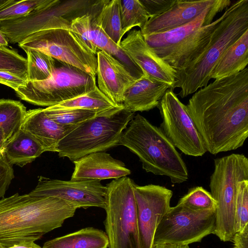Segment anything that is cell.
<instances>
[{
	"mask_svg": "<svg viewBox=\"0 0 248 248\" xmlns=\"http://www.w3.org/2000/svg\"><path fill=\"white\" fill-rule=\"evenodd\" d=\"M54 197L18 193L0 200V245L8 248L32 242L61 227L77 210Z\"/></svg>",
	"mask_w": 248,
	"mask_h": 248,
	"instance_id": "obj_2",
	"label": "cell"
},
{
	"mask_svg": "<svg viewBox=\"0 0 248 248\" xmlns=\"http://www.w3.org/2000/svg\"><path fill=\"white\" fill-rule=\"evenodd\" d=\"M24 105L20 101L0 99V128L5 144L19 133L27 113Z\"/></svg>",
	"mask_w": 248,
	"mask_h": 248,
	"instance_id": "obj_25",
	"label": "cell"
},
{
	"mask_svg": "<svg viewBox=\"0 0 248 248\" xmlns=\"http://www.w3.org/2000/svg\"><path fill=\"white\" fill-rule=\"evenodd\" d=\"M106 186L100 180H62L40 176L35 188L29 193L54 197L64 200L78 208L97 207L104 209Z\"/></svg>",
	"mask_w": 248,
	"mask_h": 248,
	"instance_id": "obj_13",
	"label": "cell"
},
{
	"mask_svg": "<svg viewBox=\"0 0 248 248\" xmlns=\"http://www.w3.org/2000/svg\"><path fill=\"white\" fill-rule=\"evenodd\" d=\"M106 232L87 227L45 243L42 248H108Z\"/></svg>",
	"mask_w": 248,
	"mask_h": 248,
	"instance_id": "obj_23",
	"label": "cell"
},
{
	"mask_svg": "<svg viewBox=\"0 0 248 248\" xmlns=\"http://www.w3.org/2000/svg\"><path fill=\"white\" fill-rule=\"evenodd\" d=\"M73 162L72 180L115 179L131 174L123 162L105 152L89 154Z\"/></svg>",
	"mask_w": 248,
	"mask_h": 248,
	"instance_id": "obj_18",
	"label": "cell"
},
{
	"mask_svg": "<svg viewBox=\"0 0 248 248\" xmlns=\"http://www.w3.org/2000/svg\"><path fill=\"white\" fill-rule=\"evenodd\" d=\"M52 76L45 80L28 81L15 91L21 100L49 107L85 94L97 86L96 78L70 65L61 62ZM46 107V108H47Z\"/></svg>",
	"mask_w": 248,
	"mask_h": 248,
	"instance_id": "obj_10",
	"label": "cell"
},
{
	"mask_svg": "<svg viewBox=\"0 0 248 248\" xmlns=\"http://www.w3.org/2000/svg\"><path fill=\"white\" fill-rule=\"evenodd\" d=\"M42 248L36 244L34 242H25L18 245H16L8 248Z\"/></svg>",
	"mask_w": 248,
	"mask_h": 248,
	"instance_id": "obj_39",
	"label": "cell"
},
{
	"mask_svg": "<svg viewBox=\"0 0 248 248\" xmlns=\"http://www.w3.org/2000/svg\"><path fill=\"white\" fill-rule=\"evenodd\" d=\"M218 0H176L167 12L149 18L140 30L143 36L163 33L186 25L204 11L210 9Z\"/></svg>",
	"mask_w": 248,
	"mask_h": 248,
	"instance_id": "obj_17",
	"label": "cell"
},
{
	"mask_svg": "<svg viewBox=\"0 0 248 248\" xmlns=\"http://www.w3.org/2000/svg\"><path fill=\"white\" fill-rule=\"evenodd\" d=\"M0 71L27 79V60L15 50L0 46Z\"/></svg>",
	"mask_w": 248,
	"mask_h": 248,
	"instance_id": "obj_32",
	"label": "cell"
},
{
	"mask_svg": "<svg viewBox=\"0 0 248 248\" xmlns=\"http://www.w3.org/2000/svg\"><path fill=\"white\" fill-rule=\"evenodd\" d=\"M136 185L132 179L124 176L106 186L104 224L108 248H141L134 193Z\"/></svg>",
	"mask_w": 248,
	"mask_h": 248,
	"instance_id": "obj_9",
	"label": "cell"
},
{
	"mask_svg": "<svg viewBox=\"0 0 248 248\" xmlns=\"http://www.w3.org/2000/svg\"><path fill=\"white\" fill-rule=\"evenodd\" d=\"M140 1L152 18L168 11L175 4L176 0H141Z\"/></svg>",
	"mask_w": 248,
	"mask_h": 248,
	"instance_id": "obj_35",
	"label": "cell"
},
{
	"mask_svg": "<svg viewBox=\"0 0 248 248\" xmlns=\"http://www.w3.org/2000/svg\"><path fill=\"white\" fill-rule=\"evenodd\" d=\"M212 155L235 150L248 136V68L215 79L196 91L186 105Z\"/></svg>",
	"mask_w": 248,
	"mask_h": 248,
	"instance_id": "obj_1",
	"label": "cell"
},
{
	"mask_svg": "<svg viewBox=\"0 0 248 248\" xmlns=\"http://www.w3.org/2000/svg\"><path fill=\"white\" fill-rule=\"evenodd\" d=\"M14 177L12 166L7 161L5 157L0 159V200L3 198Z\"/></svg>",
	"mask_w": 248,
	"mask_h": 248,
	"instance_id": "obj_36",
	"label": "cell"
},
{
	"mask_svg": "<svg viewBox=\"0 0 248 248\" xmlns=\"http://www.w3.org/2000/svg\"><path fill=\"white\" fill-rule=\"evenodd\" d=\"M223 14L203 53L191 64L176 72L172 89L180 88L178 95L181 98L208 84L211 72L221 56L248 30V0H237Z\"/></svg>",
	"mask_w": 248,
	"mask_h": 248,
	"instance_id": "obj_5",
	"label": "cell"
},
{
	"mask_svg": "<svg viewBox=\"0 0 248 248\" xmlns=\"http://www.w3.org/2000/svg\"><path fill=\"white\" fill-rule=\"evenodd\" d=\"M119 107L121 106L112 102L97 86L85 94L47 108L51 109H84L99 113Z\"/></svg>",
	"mask_w": 248,
	"mask_h": 248,
	"instance_id": "obj_26",
	"label": "cell"
},
{
	"mask_svg": "<svg viewBox=\"0 0 248 248\" xmlns=\"http://www.w3.org/2000/svg\"><path fill=\"white\" fill-rule=\"evenodd\" d=\"M7 1L8 0H0V8L4 5Z\"/></svg>",
	"mask_w": 248,
	"mask_h": 248,
	"instance_id": "obj_43",
	"label": "cell"
},
{
	"mask_svg": "<svg viewBox=\"0 0 248 248\" xmlns=\"http://www.w3.org/2000/svg\"><path fill=\"white\" fill-rule=\"evenodd\" d=\"M244 180H248V159L244 155L232 154L214 159L209 183L217 202L213 233L222 241H232L235 233L237 186Z\"/></svg>",
	"mask_w": 248,
	"mask_h": 248,
	"instance_id": "obj_8",
	"label": "cell"
},
{
	"mask_svg": "<svg viewBox=\"0 0 248 248\" xmlns=\"http://www.w3.org/2000/svg\"><path fill=\"white\" fill-rule=\"evenodd\" d=\"M178 203L196 211L216 209L217 207V202L211 193L202 186L189 188L187 193L179 199Z\"/></svg>",
	"mask_w": 248,
	"mask_h": 248,
	"instance_id": "obj_29",
	"label": "cell"
},
{
	"mask_svg": "<svg viewBox=\"0 0 248 248\" xmlns=\"http://www.w3.org/2000/svg\"><path fill=\"white\" fill-rule=\"evenodd\" d=\"M77 125L60 124L46 116L44 108H39L27 111L21 129L31 135L45 152H56L59 142Z\"/></svg>",
	"mask_w": 248,
	"mask_h": 248,
	"instance_id": "obj_19",
	"label": "cell"
},
{
	"mask_svg": "<svg viewBox=\"0 0 248 248\" xmlns=\"http://www.w3.org/2000/svg\"><path fill=\"white\" fill-rule=\"evenodd\" d=\"M120 46L144 74L167 83L173 90L176 71L153 51L140 30L130 31L121 41Z\"/></svg>",
	"mask_w": 248,
	"mask_h": 248,
	"instance_id": "obj_15",
	"label": "cell"
},
{
	"mask_svg": "<svg viewBox=\"0 0 248 248\" xmlns=\"http://www.w3.org/2000/svg\"><path fill=\"white\" fill-rule=\"evenodd\" d=\"M248 224V180L239 182L235 202V232L242 231Z\"/></svg>",
	"mask_w": 248,
	"mask_h": 248,
	"instance_id": "obj_33",
	"label": "cell"
},
{
	"mask_svg": "<svg viewBox=\"0 0 248 248\" xmlns=\"http://www.w3.org/2000/svg\"><path fill=\"white\" fill-rule=\"evenodd\" d=\"M22 49L42 52L60 62L76 67L96 78L97 57L84 45L71 28L70 21L57 13L47 25L18 44Z\"/></svg>",
	"mask_w": 248,
	"mask_h": 248,
	"instance_id": "obj_7",
	"label": "cell"
},
{
	"mask_svg": "<svg viewBox=\"0 0 248 248\" xmlns=\"http://www.w3.org/2000/svg\"><path fill=\"white\" fill-rule=\"evenodd\" d=\"M44 110L48 117L63 125H77L101 113L79 109H51L46 108Z\"/></svg>",
	"mask_w": 248,
	"mask_h": 248,
	"instance_id": "obj_31",
	"label": "cell"
},
{
	"mask_svg": "<svg viewBox=\"0 0 248 248\" xmlns=\"http://www.w3.org/2000/svg\"><path fill=\"white\" fill-rule=\"evenodd\" d=\"M216 209L196 211L177 203L170 207L158 224L153 248L163 243L188 245L213 233Z\"/></svg>",
	"mask_w": 248,
	"mask_h": 248,
	"instance_id": "obj_11",
	"label": "cell"
},
{
	"mask_svg": "<svg viewBox=\"0 0 248 248\" xmlns=\"http://www.w3.org/2000/svg\"><path fill=\"white\" fill-rule=\"evenodd\" d=\"M98 88L112 102L123 106V96L126 89L137 79L118 60L107 53L96 54Z\"/></svg>",
	"mask_w": 248,
	"mask_h": 248,
	"instance_id": "obj_16",
	"label": "cell"
},
{
	"mask_svg": "<svg viewBox=\"0 0 248 248\" xmlns=\"http://www.w3.org/2000/svg\"><path fill=\"white\" fill-rule=\"evenodd\" d=\"M157 108L162 120L160 128L176 148L186 155L202 156L207 150L204 141L188 114L186 105L168 89Z\"/></svg>",
	"mask_w": 248,
	"mask_h": 248,
	"instance_id": "obj_12",
	"label": "cell"
},
{
	"mask_svg": "<svg viewBox=\"0 0 248 248\" xmlns=\"http://www.w3.org/2000/svg\"><path fill=\"white\" fill-rule=\"evenodd\" d=\"M168 89H171V87L167 83L144 74L126 89L123 96V106L133 113L149 111L157 107Z\"/></svg>",
	"mask_w": 248,
	"mask_h": 248,
	"instance_id": "obj_20",
	"label": "cell"
},
{
	"mask_svg": "<svg viewBox=\"0 0 248 248\" xmlns=\"http://www.w3.org/2000/svg\"><path fill=\"white\" fill-rule=\"evenodd\" d=\"M232 241L233 248H248V224L242 231L234 234Z\"/></svg>",
	"mask_w": 248,
	"mask_h": 248,
	"instance_id": "obj_38",
	"label": "cell"
},
{
	"mask_svg": "<svg viewBox=\"0 0 248 248\" xmlns=\"http://www.w3.org/2000/svg\"><path fill=\"white\" fill-rule=\"evenodd\" d=\"M124 130L119 145L127 147L139 158L147 172L168 177L172 184L188 179V172L181 155L160 127L140 114L134 116Z\"/></svg>",
	"mask_w": 248,
	"mask_h": 248,
	"instance_id": "obj_4",
	"label": "cell"
},
{
	"mask_svg": "<svg viewBox=\"0 0 248 248\" xmlns=\"http://www.w3.org/2000/svg\"><path fill=\"white\" fill-rule=\"evenodd\" d=\"M8 43L7 39L0 30V46L6 47L8 46Z\"/></svg>",
	"mask_w": 248,
	"mask_h": 248,
	"instance_id": "obj_42",
	"label": "cell"
},
{
	"mask_svg": "<svg viewBox=\"0 0 248 248\" xmlns=\"http://www.w3.org/2000/svg\"><path fill=\"white\" fill-rule=\"evenodd\" d=\"M27 54L28 81H39L50 78L56 68L55 59L39 50L23 49Z\"/></svg>",
	"mask_w": 248,
	"mask_h": 248,
	"instance_id": "obj_27",
	"label": "cell"
},
{
	"mask_svg": "<svg viewBox=\"0 0 248 248\" xmlns=\"http://www.w3.org/2000/svg\"><path fill=\"white\" fill-rule=\"evenodd\" d=\"M92 13L97 24L117 45L122 41L120 0L97 1Z\"/></svg>",
	"mask_w": 248,
	"mask_h": 248,
	"instance_id": "obj_24",
	"label": "cell"
},
{
	"mask_svg": "<svg viewBox=\"0 0 248 248\" xmlns=\"http://www.w3.org/2000/svg\"><path fill=\"white\" fill-rule=\"evenodd\" d=\"M120 14L122 37L136 26L141 30L150 18L140 0H120Z\"/></svg>",
	"mask_w": 248,
	"mask_h": 248,
	"instance_id": "obj_28",
	"label": "cell"
},
{
	"mask_svg": "<svg viewBox=\"0 0 248 248\" xmlns=\"http://www.w3.org/2000/svg\"><path fill=\"white\" fill-rule=\"evenodd\" d=\"M5 145V142L4 139L3 134L2 130L0 128V159L5 157L4 155V148Z\"/></svg>",
	"mask_w": 248,
	"mask_h": 248,
	"instance_id": "obj_41",
	"label": "cell"
},
{
	"mask_svg": "<svg viewBox=\"0 0 248 248\" xmlns=\"http://www.w3.org/2000/svg\"><path fill=\"white\" fill-rule=\"evenodd\" d=\"M47 0H8L0 8V23L25 16Z\"/></svg>",
	"mask_w": 248,
	"mask_h": 248,
	"instance_id": "obj_30",
	"label": "cell"
},
{
	"mask_svg": "<svg viewBox=\"0 0 248 248\" xmlns=\"http://www.w3.org/2000/svg\"><path fill=\"white\" fill-rule=\"evenodd\" d=\"M153 248H189L188 245L163 243L156 245Z\"/></svg>",
	"mask_w": 248,
	"mask_h": 248,
	"instance_id": "obj_40",
	"label": "cell"
},
{
	"mask_svg": "<svg viewBox=\"0 0 248 248\" xmlns=\"http://www.w3.org/2000/svg\"><path fill=\"white\" fill-rule=\"evenodd\" d=\"M70 22L72 29L78 35L84 45L91 52L96 55L99 50L93 46L91 41V23L90 14H86L75 17Z\"/></svg>",
	"mask_w": 248,
	"mask_h": 248,
	"instance_id": "obj_34",
	"label": "cell"
},
{
	"mask_svg": "<svg viewBox=\"0 0 248 248\" xmlns=\"http://www.w3.org/2000/svg\"><path fill=\"white\" fill-rule=\"evenodd\" d=\"M0 248H2V246L0 245Z\"/></svg>",
	"mask_w": 248,
	"mask_h": 248,
	"instance_id": "obj_44",
	"label": "cell"
},
{
	"mask_svg": "<svg viewBox=\"0 0 248 248\" xmlns=\"http://www.w3.org/2000/svg\"><path fill=\"white\" fill-rule=\"evenodd\" d=\"M248 64V30L228 47L210 74V79H218L235 75Z\"/></svg>",
	"mask_w": 248,
	"mask_h": 248,
	"instance_id": "obj_21",
	"label": "cell"
},
{
	"mask_svg": "<svg viewBox=\"0 0 248 248\" xmlns=\"http://www.w3.org/2000/svg\"><path fill=\"white\" fill-rule=\"evenodd\" d=\"M134 113L121 106L86 120L59 142L56 152L60 157L74 161L89 154L119 145L122 133Z\"/></svg>",
	"mask_w": 248,
	"mask_h": 248,
	"instance_id": "obj_6",
	"label": "cell"
},
{
	"mask_svg": "<svg viewBox=\"0 0 248 248\" xmlns=\"http://www.w3.org/2000/svg\"><path fill=\"white\" fill-rule=\"evenodd\" d=\"M134 193L141 248H153L155 232L170 207L173 192L163 186L149 184L136 185Z\"/></svg>",
	"mask_w": 248,
	"mask_h": 248,
	"instance_id": "obj_14",
	"label": "cell"
},
{
	"mask_svg": "<svg viewBox=\"0 0 248 248\" xmlns=\"http://www.w3.org/2000/svg\"><path fill=\"white\" fill-rule=\"evenodd\" d=\"M28 81L12 73L0 71V83L10 87L16 91L19 87L25 86Z\"/></svg>",
	"mask_w": 248,
	"mask_h": 248,
	"instance_id": "obj_37",
	"label": "cell"
},
{
	"mask_svg": "<svg viewBox=\"0 0 248 248\" xmlns=\"http://www.w3.org/2000/svg\"><path fill=\"white\" fill-rule=\"evenodd\" d=\"M231 2L230 0H218L214 7L190 22L167 32L143 35L144 40L176 72L180 71L195 62L204 51L223 14L213 21L214 18Z\"/></svg>",
	"mask_w": 248,
	"mask_h": 248,
	"instance_id": "obj_3",
	"label": "cell"
},
{
	"mask_svg": "<svg viewBox=\"0 0 248 248\" xmlns=\"http://www.w3.org/2000/svg\"><path fill=\"white\" fill-rule=\"evenodd\" d=\"M45 152L38 141L22 129L5 145L4 148L7 161L12 166L15 165L21 167L32 162Z\"/></svg>",
	"mask_w": 248,
	"mask_h": 248,
	"instance_id": "obj_22",
	"label": "cell"
}]
</instances>
